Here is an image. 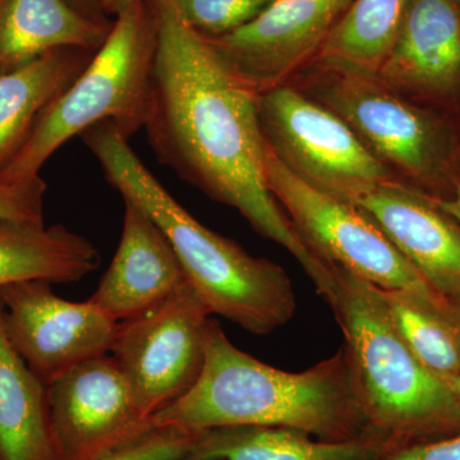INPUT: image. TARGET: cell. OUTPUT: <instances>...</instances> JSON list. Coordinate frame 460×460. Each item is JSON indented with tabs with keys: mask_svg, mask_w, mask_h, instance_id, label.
Segmentation results:
<instances>
[{
	"mask_svg": "<svg viewBox=\"0 0 460 460\" xmlns=\"http://www.w3.org/2000/svg\"><path fill=\"white\" fill-rule=\"evenodd\" d=\"M157 49L148 144L163 165L235 208L262 237L292 253L326 302L334 275L296 234L266 181L259 93L244 84L172 0H154Z\"/></svg>",
	"mask_w": 460,
	"mask_h": 460,
	"instance_id": "1",
	"label": "cell"
},
{
	"mask_svg": "<svg viewBox=\"0 0 460 460\" xmlns=\"http://www.w3.org/2000/svg\"><path fill=\"white\" fill-rule=\"evenodd\" d=\"M151 420L154 426L193 432L270 426L335 443L376 429L354 393L343 348L308 370L281 371L238 349L213 319L206 325L205 363L198 383Z\"/></svg>",
	"mask_w": 460,
	"mask_h": 460,
	"instance_id": "2",
	"label": "cell"
},
{
	"mask_svg": "<svg viewBox=\"0 0 460 460\" xmlns=\"http://www.w3.org/2000/svg\"><path fill=\"white\" fill-rule=\"evenodd\" d=\"M81 136L109 183L164 232L208 313L257 335L270 334L292 320L296 295L283 268L250 255L198 222L151 174L114 124H96Z\"/></svg>",
	"mask_w": 460,
	"mask_h": 460,
	"instance_id": "3",
	"label": "cell"
},
{
	"mask_svg": "<svg viewBox=\"0 0 460 460\" xmlns=\"http://www.w3.org/2000/svg\"><path fill=\"white\" fill-rule=\"evenodd\" d=\"M329 266L335 281L329 305L343 332L354 393L372 428L392 444L460 434V411L449 387L399 337L380 289Z\"/></svg>",
	"mask_w": 460,
	"mask_h": 460,
	"instance_id": "4",
	"label": "cell"
},
{
	"mask_svg": "<svg viewBox=\"0 0 460 460\" xmlns=\"http://www.w3.org/2000/svg\"><path fill=\"white\" fill-rule=\"evenodd\" d=\"M156 49L155 2L135 0L120 9L107 40L83 74L45 109L25 144L0 172V181L39 177L58 148L96 124H114L127 140L145 128Z\"/></svg>",
	"mask_w": 460,
	"mask_h": 460,
	"instance_id": "5",
	"label": "cell"
},
{
	"mask_svg": "<svg viewBox=\"0 0 460 460\" xmlns=\"http://www.w3.org/2000/svg\"><path fill=\"white\" fill-rule=\"evenodd\" d=\"M296 77V87L341 117L402 183L445 198L460 180L452 114L404 98L352 66L314 60Z\"/></svg>",
	"mask_w": 460,
	"mask_h": 460,
	"instance_id": "6",
	"label": "cell"
},
{
	"mask_svg": "<svg viewBox=\"0 0 460 460\" xmlns=\"http://www.w3.org/2000/svg\"><path fill=\"white\" fill-rule=\"evenodd\" d=\"M259 115L274 155L320 192L353 205L375 187L399 181L341 117L295 84L260 93Z\"/></svg>",
	"mask_w": 460,
	"mask_h": 460,
	"instance_id": "7",
	"label": "cell"
},
{
	"mask_svg": "<svg viewBox=\"0 0 460 460\" xmlns=\"http://www.w3.org/2000/svg\"><path fill=\"white\" fill-rule=\"evenodd\" d=\"M265 172L269 190L296 234L323 262L341 266L380 289L438 295L361 208L305 184L268 145Z\"/></svg>",
	"mask_w": 460,
	"mask_h": 460,
	"instance_id": "8",
	"label": "cell"
},
{
	"mask_svg": "<svg viewBox=\"0 0 460 460\" xmlns=\"http://www.w3.org/2000/svg\"><path fill=\"white\" fill-rule=\"evenodd\" d=\"M210 316L187 281L162 304L119 323L111 354L133 402L148 419L198 383Z\"/></svg>",
	"mask_w": 460,
	"mask_h": 460,
	"instance_id": "9",
	"label": "cell"
},
{
	"mask_svg": "<svg viewBox=\"0 0 460 460\" xmlns=\"http://www.w3.org/2000/svg\"><path fill=\"white\" fill-rule=\"evenodd\" d=\"M50 429L59 460H100L153 428L133 402L111 354L80 363L48 384Z\"/></svg>",
	"mask_w": 460,
	"mask_h": 460,
	"instance_id": "10",
	"label": "cell"
},
{
	"mask_svg": "<svg viewBox=\"0 0 460 460\" xmlns=\"http://www.w3.org/2000/svg\"><path fill=\"white\" fill-rule=\"evenodd\" d=\"M7 337L45 384L80 363L111 354L119 323L89 302L66 301L50 281L0 288Z\"/></svg>",
	"mask_w": 460,
	"mask_h": 460,
	"instance_id": "11",
	"label": "cell"
},
{
	"mask_svg": "<svg viewBox=\"0 0 460 460\" xmlns=\"http://www.w3.org/2000/svg\"><path fill=\"white\" fill-rule=\"evenodd\" d=\"M353 0H275L259 17L208 39L224 62L257 93L288 84L316 59Z\"/></svg>",
	"mask_w": 460,
	"mask_h": 460,
	"instance_id": "12",
	"label": "cell"
},
{
	"mask_svg": "<svg viewBox=\"0 0 460 460\" xmlns=\"http://www.w3.org/2000/svg\"><path fill=\"white\" fill-rule=\"evenodd\" d=\"M378 80L399 95L456 114L460 109V7L456 0H407Z\"/></svg>",
	"mask_w": 460,
	"mask_h": 460,
	"instance_id": "13",
	"label": "cell"
},
{
	"mask_svg": "<svg viewBox=\"0 0 460 460\" xmlns=\"http://www.w3.org/2000/svg\"><path fill=\"white\" fill-rule=\"evenodd\" d=\"M353 205L376 224L429 287L447 301L460 299V224L428 193L386 181Z\"/></svg>",
	"mask_w": 460,
	"mask_h": 460,
	"instance_id": "14",
	"label": "cell"
},
{
	"mask_svg": "<svg viewBox=\"0 0 460 460\" xmlns=\"http://www.w3.org/2000/svg\"><path fill=\"white\" fill-rule=\"evenodd\" d=\"M124 204L119 246L98 289L87 299L118 323L162 304L189 281L153 217L135 202L124 199Z\"/></svg>",
	"mask_w": 460,
	"mask_h": 460,
	"instance_id": "15",
	"label": "cell"
},
{
	"mask_svg": "<svg viewBox=\"0 0 460 460\" xmlns=\"http://www.w3.org/2000/svg\"><path fill=\"white\" fill-rule=\"evenodd\" d=\"M113 21L72 0H0V75L62 48L99 50Z\"/></svg>",
	"mask_w": 460,
	"mask_h": 460,
	"instance_id": "16",
	"label": "cell"
},
{
	"mask_svg": "<svg viewBox=\"0 0 460 460\" xmlns=\"http://www.w3.org/2000/svg\"><path fill=\"white\" fill-rule=\"evenodd\" d=\"M390 443L378 429L335 443L292 429L226 426L196 432L181 460H376Z\"/></svg>",
	"mask_w": 460,
	"mask_h": 460,
	"instance_id": "17",
	"label": "cell"
},
{
	"mask_svg": "<svg viewBox=\"0 0 460 460\" xmlns=\"http://www.w3.org/2000/svg\"><path fill=\"white\" fill-rule=\"evenodd\" d=\"M99 265L93 244L62 224L0 219V288L27 280L75 283Z\"/></svg>",
	"mask_w": 460,
	"mask_h": 460,
	"instance_id": "18",
	"label": "cell"
},
{
	"mask_svg": "<svg viewBox=\"0 0 460 460\" xmlns=\"http://www.w3.org/2000/svg\"><path fill=\"white\" fill-rule=\"evenodd\" d=\"M0 460H59L51 436L48 385L9 341L2 299Z\"/></svg>",
	"mask_w": 460,
	"mask_h": 460,
	"instance_id": "19",
	"label": "cell"
},
{
	"mask_svg": "<svg viewBox=\"0 0 460 460\" xmlns=\"http://www.w3.org/2000/svg\"><path fill=\"white\" fill-rule=\"evenodd\" d=\"M96 51L62 48L0 75V172L25 144L45 109L83 74Z\"/></svg>",
	"mask_w": 460,
	"mask_h": 460,
	"instance_id": "20",
	"label": "cell"
},
{
	"mask_svg": "<svg viewBox=\"0 0 460 460\" xmlns=\"http://www.w3.org/2000/svg\"><path fill=\"white\" fill-rule=\"evenodd\" d=\"M380 293L393 326L416 358L445 383L459 377L460 316L452 302L411 290Z\"/></svg>",
	"mask_w": 460,
	"mask_h": 460,
	"instance_id": "21",
	"label": "cell"
},
{
	"mask_svg": "<svg viewBox=\"0 0 460 460\" xmlns=\"http://www.w3.org/2000/svg\"><path fill=\"white\" fill-rule=\"evenodd\" d=\"M405 4L407 0H353L314 60L375 74L394 40Z\"/></svg>",
	"mask_w": 460,
	"mask_h": 460,
	"instance_id": "22",
	"label": "cell"
},
{
	"mask_svg": "<svg viewBox=\"0 0 460 460\" xmlns=\"http://www.w3.org/2000/svg\"><path fill=\"white\" fill-rule=\"evenodd\" d=\"M275 0H172L184 22L208 39L237 31Z\"/></svg>",
	"mask_w": 460,
	"mask_h": 460,
	"instance_id": "23",
	"label": "cell"
},
{
	"mask_svg": "<svg viewBox=\"0 0 460 460\" xmlns=\"http://www.w3.org/2000/svg\"><path fill=\"white\" fill-rule=\"evenodd\" d=\"M196 432L177 426H153L146 434L100 460H181Z\"/></svg>",
	"mask_w": 460,
	"mask_h": 460,
	"instance_id": "24",
	"label": "cell"
},
{
	"mask_svg": "<svg viewBox=\"0 0 460 460\" xmlns=\"http://www.w3.org/2000/svg\"><path fill=\"white\" fill-rule=\"evenodd\" d=\"M45 192L40 175L14 183L0 181V219L44 224Z\"/></svg>",
	"mask_w": 460,
	"mask_h": 460,
	"instance_id": "25",
	"label": "cell"
},
{
	"mask_svg": "<svg viewBox=\"0 0 460 460\" xmlns=\"http://www.w3.org/2000/svg\"><path fill=\"white\" fill-rule=\"evenodd\" d=\"M376 460H460V434L416 443H390Z\"/></svg>",
	"mask_w": 460,
	"mask_h": 460,
	"instance_id": "26",
	"label": "cell"
},
{
	"mask_svg": "<svg viewBox=\"0 0 460 460\" xmlns=\"http://www.w3.org/2000/svg\"><path fill=\"white\" fill-rule=\"evenodd\" d=\"M432 198V196H431ZM435 204L460 224V180L456 181L449 195L445 198H432Z\"/></svg>",
	"mask_w": 460,
	"mask_h": 460,
	"instance_id": "27",
	"label": "cell"
},
{
	"mask_svg": "<svg viewBox=\"0 0 460 460\" xmlns=\"http://www.w3.org/2000/svg\"><path fill=\"white\" fill-rule=\"evenodd\" d=\"M98 3L99 7L102 11L107 13L117 14L120 9L126 7V5L131 4L135 0H95Z\"/></svg>",
	"mask_w": 460,
	"mask_h": 460,
	"instance_id": "28",
	"label": "cell"
},
{
	"mask_svg": "<svg viewBox=\"0 0 460 460\" xmlns=\"http://www.w3.org/2000/svg\"><path fill=\"white\" fill-rule=\"evenodd\" d=\"M447 385L449 387L454 401H456V405H458L460 411V376L453 378V380L447 381Z\"/></svg>",
	"mask_w": 460,
	"mask_h": 460,
	"instance_id": "29",
	"label": "cell"
},
{
	"mask_svg": "<svg viewBox=\"0 0 460 460\" xmlns=\"http://www.w3.org/2000/svg\"><path fill=\"white\" fill-rule=\"evenodd\" d=\"M459 115V120L458 122H456V138H458V165H459V172H460V109L458 113Z\"/></svg>",
	"mask_w": 460,
	"mask_h": 460,
	"instance_id": "30",
	"label": "cell"
},
{
	"mask_svg": "<svg viewBox=\"0 0 460 460\" xmlns=\"http://www.w3.org/2000/svg\"><path fill=\"white\" fill-rule=\"evenodd\" d=\"M454 305V307L456 308V311H458L459 316H460V299L459 301L452 302Z\"/></svg>",
	"mask_w": 460,
	"mask_h": 460,
	"instance_id": "31",
	"label": "cell"
},
{
	"mask_svg": "<svg viewBox=\"0 0 460 460\" xmlns=\"http://www.w3.org/2000/svg\"><path fill=\"white\" fill-rule=\"evenodd\" d=\"M456 3H458V5L460 7V0H456Z\"/></svg>",
	"mask_w": 460,
	"mask_h": 460,
	"instance_id": "32",
	"label": "cell"
}]
</instances>
